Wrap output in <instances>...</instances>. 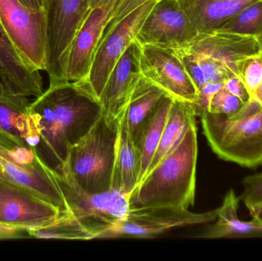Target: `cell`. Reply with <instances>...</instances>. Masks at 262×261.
<instances>
[{"label":"cell","instance_id":"cell-2","mask_svg":"<svg viewBox=\"0 0 262 261\" xmlns=\"http://www.w3.org/2000/svg\"><path fill=\"white\" fill-rule=\"evenodd\" d=\"M197 158L194 121L178 146L147 173L133 192L130 208L172 206L189 209L195 202Z\"/></svg>","mask_w":262,"mask_h":261},{"label":"cell","instance_id":"cell-36","mask_svg":"<svg viewBox=\"0 0 262 261\" xmlns=\"http://www.w3.org/2000/svg\"><path fill=\"white\" fill-rule=\"evenodd\" d=\"M101 2H102V0H91V9H92V8L95 7V6H96L97 5H98L99 4V3H101Z\"/></svg>","mask_w":262,"mask_h":261},{"label":"cell","instance_id":"cell-9","mask_svg":"<svg viewBox=\"0 0 262 261\" xmlns=\"http://www.w3.org/2000/svg\"><path fill=\"white\" fill-rule=\"evenodd\" d=\"M91 0H52L49 11L50 84L66 81L64 67L69 49L90 10Z\"/></svg>","mask_w":262,"mask_h":261},{"label":"cell","instance_id":"cell-14","mask_svg":"<svg viewBox=\"0 0 262 261\" xmlns=\"http://www.w3.org/2000/svg\"><path fill=\"white\" fill-rule=\"evenodd\" d=\"M141 44L134 40L114 67L99 98L102 115L118 120L122 116L140 78Z\"/></svg>","mask_w":262,"mask_h":261},{"label":"cell","instance_id":"cell-23","mask_svg":"<svg viewBox=\"0 0 262 261\" xmlns=\"http://www.w3.org/2000/svg\"><path fill=\"white\" fill-rule=\"evenodd\" d=\"M196 116L193 104L173 99L158 148L148 168L147 173L178 146L189 126L195 121Z\"/></svg>","mask_w":262,"mask_h":261},{"label":"cell","instance_id":"cell-24","mask_svg":"<svg viewBox=\"0 0 262 261\" xmlns=\"http://www.w3.org/2000/svg\"><path fill=\"white\" fill-rule=\"evenodd\" d=\"M167 48L180 57L198 90L206 84L224 82L231 75H235L221 61L195 52L187 45Z\"/></svg>","mask_w":262,"mask_h":261},{"label":"cell","instance_id":"cell-33","mask_svg":"<svg viewBox=\"0 0 262 261\" xmlns=\"http://www.w3.org/2000/svg\"><path fill=\"white\" fill-rule=\"evenodd\" d=\"M23 4L34 10L46 9L49 11L52 0H19Z\"/></svg>","mask_w":262,"mask_h":261},{"label":"cell","instance_id":"cell-22","mask_svg":"<svg viewBox=\"0 0 262 261\" xmlns=\"http://www.w3.org/2000/svg\"><path fill=\"white\" fill-rule=\"evenodd\" d=\"M235 191L230 189L225 196L223 205L219 208L215 224L209 226L201 238L230 239V238H262V222L257 218L243 221L238 218V202Z\"/></svg>","mask_w":262,"mask_h":261},{"label":"cell","instance_id":"cell-29","mask_svg":"<svg viewBox=\"0 0 262 261\" xmlns=\"http://www.w3.org/2000/svg\"><path fill=\"white\" fill-rule=\"evenodd\" d=\"M243 192L239 197L252 217L262 222V172L246 176L243 181Z\"/></svg>","mask_w":262,"mask_h":261},{"label":"cell","instance_id":"cell-25","mask_svg":"<svg viewBox=\"0 0 262 261\" xmlns=\"http://www.w3.org/2000/svg\"><path fill=\"white\" fill-rule=\"evenodd\" d=\"M166 94L160 87L142 77L134 87L125 110L126 121L132 138L145 118Z\"/></svg>","mask_w":262,"mask_h":261},{"label":"cell","instance_id":"cell-17","mask_svg":"<svg viewBox=\"0 0 262 261\" xmlns=\"http://www.w3.org/2000/svg\"><path fill=\"white\" fill-rule=\"evenodd\" d=\"M16 146L21 145L0 130V169L14 183L39 197H47L53 188V181L47 165L43 161L35 167H20L12 163L9 154Z\"/></svg>","mask_w":262,"mask_h":261},{"label":"cell","instance_id":"cell-15","mask_svg":"<svg viewBox=\"0 0 262 261\" xmlns=\"http://www.w3.org/2000/svg\"><path fill=\"white\" fill-rule=\"evenodd\" d=\"M184 45L221 61L235 75L236 65L239 61L261 52L262 40L255 37L214 31L210 33L200 34L195 39Z\"/></svg>","mask_w":262,"mask_h":261},{"label":"cell","instance_id":"cell-19","mask_svg":"<svg viewBox=\"0 0 262 261\" xmlns=\"http://www.w3.org/2000/svg\"><path fill=\"white\" fill-rule=\"evenodd\" d=\"M0 67L14 88L25 96L38 98L44 92L40 72L29 68L0 23Z\"/></svg>","mask_w":262,"mask_h":261},{"label":"cell","instance_id":"cell-7","mask_svg":"<svg viewBox=\"0 0 262 261\" xmlns=\"http://www.w3.org/2000/svg\"><path fill=\"white\" fill-rule=\"evenodd\" d=\"M218 213L219 208L204 213L172 206L130 208L126 217L112 225L100 239H150L173 228L215 222Z\"/></svg>","mask_w":262,"mask_h":261},{"label":"cell","instance_id":"cell-5","mask_svg":"<svg viewBox=\"0 0 262 261\" xmlns=\"http://www.w3.org/2000/svg\"><path fill=\"white\" fill-rule=\"evenodd\" d=\"M55 176L72 215L94 239H100L112 225L126 217L129 209V196L120 190L111 189L98 194L83 191L69 173L57 167Z\"/></svg>","mask_w":262,"mask_h":261},{"label":"cell","instance_id":"cell-8","mask_svg":"<svg viewBox=\"0 0 262 261\" xmlns=\"http://www.w3.org/2000/svg\"><path fill=\"white\" fill-rule=\"evenodd\" d=\"M157 2L152 0L137 8L101 38L89 75L84 81L79 82L98 100L112 70L132 41L137 38L145 19Z\"/></svg>","mask_w":262,"mask_h":261},{"label":"cell","instance_id":"cell-38","mask_svg":"<svg viewBox=\"0 0 262 261\" xmlns=\"http://www.w3.org/2000/svg\"><path fill=\"white\" fill-rule=\"evenodd\" d=\"M0 170H1V169H0Z\"/></svg>","mask_w":262,"mask_h":261},{"label":"cell","instance_id":"cell-3","mask_svg":"<svg viewBox=\"0 0 262 261\" xmlns=\"http://www.w3.org/2000/svg\"><path fill=\"white\" fill-rule=\"evenodd\" d=\"M119 119L101 115L95 125L73 147L58 167L89 194L112 189Z\"/></svg>","mask_w":262,"mask_h":261},{"label":"cell","instance_id":"cell-16","mask_svg":"<svg viewBox=\"0 0 262 261\" xmlns=\"http://www.w3.org/2000/svg\"><path fill=\"white\" fill-rule=\"evenodd\" d=\"M30 101L15 89L0 93V130L19 145L35 147L41 141L28 114Z\"/></svg>","mask_w":262,"mask_h":261},{"label":"cell","instance_id":"cell-13","mask_svg":"<svg viewBox=\"0 0 262 261\" xmlns=\"http://www.w3.org/2000/svg\"><path fill=\"white\" fill-rule=\"evenodd\" d=\"M200 35L178 0H159L137 35L141 45H184Z\"/></svg>","mask_w":262,"mask_h":261},{"label":"cell","instance_id":"cell-10","mask_svg":"<svg viewBox=\"0 0 262 261\" xmlns=\"http://www.w3.org/2000/svg\"><path fill=\"white\" fill-rule=\"evenodd\" d=\"M143 77L176 100L196 104L199 90L180 57L167 47L141 45Z\"/></svg>","mask_w":262,"mask_h":261},{"label":"cell","instance_id":"cell-18","mask_svg":"<svg viewBox=\"0 0 262 261\" xmlns=\"http://www.w3.org/2000/svg\"><path fill=\"white\" fill-rule=\"evenodd\" d=\"M257 0H178L199 34L218 30Z\"/></svg>","mask_w":262,"mask_h":261},{"label":"cell","instance_id":"cell-28","mask_svg":"<svg viewBox=\"0 0 262 261\" xmlns=\"http://www.w3.org/2000/svg\"><path fill=\"white\" fill-rule=\"evenodd\" d=\"M235 75L240 78L249 93V101L255 99L262 81V54L248 57L236 65Z\"/></svg>","mask_w":262,"mask_h":261},{"label":"cell","instance_id":"cell-34","mask_svg":"<svg viewBox=\"0 0 262 261\" xmlns=\"http://www.w3.org/2000/svg\"><path fill=\"white\" fill-rule=\"evenodd\" d=\"M10 89L15 88H14L13 86L11 84V83L9 82L4 72H3L1 67H0V93L6 91V90H10Z\"/></svg>","mask_w":262,"mask_h":261},{"label":"cell","instance_id":"cell-26","mask_svg":"<svg viewBox=\"0 0 262 261\" xmlns=\"http://www.w3.org/2000/svg\"><path fill=\"white\" fill-rule=\"evenodd\" d=\"M28 234L38 239L91 240L93 236L69 212L61 213L60 217L50 225L29 230Z\"/></svg>","mask_w":262,"mask_h":261},{"label":"cell","instance_id":"cell-12","mask_svg":"<svg viewBox=\"0 0 262 261\" xmlns=\"http://www.w3.org/2000/svg\"><path fill=\"white\" fill-rule=\"evenodd\" d=\"M123 0H102L89 10L72 41L64 67V79L80 82L87 78L104 30Z\"/></svg>","mask_w":262,"mask_h":261},{"label":"cell","instance_id":"cell-32","mask_svg":"<svg viewBox=\"0 0 262 261\" xmlns=\"http://www.w3.org/2000/svg\"><path fill=\"white\" fill-rule=\"evenodd\" d=\"M223 88L234 96L240 98L245 104L249 100V93L243 81L236 75H231L227 79L225 80L223 82Z\"/></svg>","mask_w":262,"mask_h":261},{"label":"cell","instance_id":"cell-27","mask_svg":"<svg viewBox=\"0 0 262 261\" xmlns=\"http://www.w3.org/2000/svg\"><path fill=\"white\" fill-rule=\"evenodd\" d=\"M216 31L262 40V0L246 6Z\"/></svg>","mask_w":262,"mask_h":261},{"label":"cell","instance_id":"cell-6","mask_svg":"<svg viewBox=\"0 0 262 261\" xmlns=\"http://www.w3.org/2000/svg\"><path fill=\"white\" fill-rule=\"evenodd\" d=\"M0 23L26 65L47 72L49 11L34 10L19 0H0Z\"/></svg>","mask_w":262,"mask_h":261},{"label":"cell","instance_id":"cell-31","mask_svg":"<svg viewBox=\"0 0 262 261\" xmlns=\"http://www.w3.org/2000/svg\"><path fill=\"white\" fill-rule=\"evenodd\" d=\"M149 1H152V0H123L121 4L117 8L113 17L107 24L104 34H103L102 38L105 36L108 32H110L119 21H121L123 18H125L127 15L130 14L133 11L135 10L137 8L143 6V4ZM156 1H159V0H156Z\"/></svg>","mask_w":262,"mask_h":261},{"label":"cell","instance_id":"cell-35","mask_svg":"<svg viewBox=\"0 0 262 261\" xmlns=\"http://www.w3.org/2000/svg\"><path fill=\"white\" fill-rule=\"evenodd\" d=\"M261 54H262V47H261ZM252 101H256L258 104H260V106L262 107V81L261 84H260L259 87H258V90H257L256 95H255V99Z\"/></svg>","mask_w":262,"mask_h":261},{"label":"cell","instance_id":"cell-21","mask_svg":"<svg viewBox=\"0 0 262 261\" xmlns=\"http://www.w3.org/2000/svg\"><path fill=\"white\" fill-rule=\"evenodd\" d=\"M140 157L127 127L125 111L119 120L112 189L131 196L139 184Z\"/></svg>","mask_w":262,"mask_h":261},{"label":"cell","instance_id":"cell-37","mask_svg":"<svg viewBox=\"0 0 262 261\" xmlns=\"http://www.w3.org/2000/svg\"><path fill=\"white\" fill-rule=\"evenodd\" d=\"M0 179H6V180H10L4 173H3L2 170H0ZM11 181V180H10Z\"/></svg>","mask_w":262,"mask_h":261},{"label":"cell","instance_id":"cell-4","mask_svg":"<svg viewBox=\"0 0 262 261\" xmlns=\"http://www.w3.org/2000/svg\"><path fill=\"white\" fill-rule=\"evenodd\" d=\"M200 116L203 133L220 159L246 168L262 165V107L232 118L208 110Z\"/></svg>","mask_w":262,"mask_h":261},{"label":"cell","instance_id":"cell-1","mask_svg":"<svg viewBox=\"0 0 262 261\" xmlns=\"http://www.w3.org/2000/svg\"><path fill=\"white\" fill-rule=\"evenodd\" d=\"M28 114L41 140L59 164L69 150L89 133L102 115L99 100L79 82L49 84Z\"/></svg>","mask_w":262,"mask_h":261},{"label":"cell","instance_id":"cell-11","mask_svg":"<svg viewBox=\"0 0 262 261\" xmlns=\"http://www.w3.org/2000/svg\"><path fill=\"white\" fill-rule=\"evenodd\" d=\"M61 213L32 192L12 181L0 179V225L27 232L50 225Z\"/></svg>","mask_w":262,"mask_h":261},{"label":"cell","instance_id":"cell-30","mask_svg":"<svg viewBox=\"0 0 262 261\" xmlns=\"http://www.w3.org/2000/svg\"><path fill=\"white\" fill-rule=\"evenodd\" d=\"M244 105L245 103L240 98L234 96L223 87L212 97L206 110L232 118L239 113Z\"/></svg>","mask_w":262,"mask_h":261},{"label":"cell","instance_id":"cell-20","mask_svg":"<svg viewBox=\"0 0 262 261\" xmlns=\"http://www.w3.org/2000/svg\"><path fill=\"white\" fill-rule=\"evenodd\" d=\"M172 102L173 98L169 96H166L162 99L145 118L133 137L140 157L139 183L146 176L148 168L158 148Z\"/></svg>","mask_w":262,"mask_h":261}]
</instances>
